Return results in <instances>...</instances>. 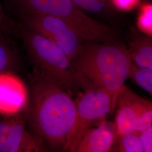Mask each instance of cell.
Here are the masks:
<instances>
[{
	"instance_id": "1",
	"label": "cell",
	"mask_w": 152,
	"mask_h": 152,
	"mask_svg": "<svg viewBox=\"0 0 152 152\" xmlns=\"http://www.w3.org/2000/svg\"><path fill=\"white\" fill-rule=\"evenodd\" d=\"M54 81L40 74L32 82L28 124L50 149H64L76 115V104Z\"/></svg>"
},
{
	"instance_id": "2",
	"label": "cell",
	"mask_w": 152,
	"mask_h": 152,
	"mask_svg": "<svg viewBox=\"0 0 152 152\" xmlns=\"http://www.w3.org/2000/svg\"><path fill=\"white\" fill-rule=\"evenodd\" d=\"M131 63L127 48L115 39L103 42H86L71 61L77 82L87 81L89 86L105 90L112 96L113 111L128 78Z\"/></svg>"
},
{
	"instance_id": "3",
	"label": "cell",
	"mask_w": 152,
	"mask_h": 152,
	"mask_svg": "<svg viewBox=\"0 0 152 152\" xmlns=\"http://www.w3.org/2000/svg\"><path fill=\"white\" fill-rule=\"evenodd\" d=\"M15 15L35 13L63 20L87 42H103L115 39L108 26L93 19L72 0H5Z\"/></svg>"
},
{
	"instance_id": "4",
	"label": "cell",
	"mask_w": 152,
	"mask_h": 152,
	"mask_svg": "<svg viewBox=\"0 0 152 152\" xmlns=\"http://www.w3.org/2000/svg\"><path fill=\"white\" fill-rule=\"evenodd\" d=\"M16 32L41 75L63 88L77 82L71 61L60 46L22 25L16 27Z\"/></svg>"
},
{
	"instance_id": "5",
	"label": "cell",
	"mask_w": 152,
	"mask_h": 152,
	"mask_svg": "<svg viewBox=\"0 0 152 152\" xmlns=\"http://www.w3.org/2000/svg\"><path fill=\"white\" fill-rule=\"evenodd\" d=\"M88 87L76 104V118L65 144L66 151L75 152L85 131L113 112L110 94L100 87Z\"/></svg>"
},
{
	"instance_id": "6",
	"label": "cell",
	"mask_w": 152,
	"mask_h": 152,
	"mask_svg": "<svg viewBox=\"0 0 152 152\" xmlns=\"http://www.w3.org/2000/svg\"><path fill=\"white\" fill-rule=\"evenodd\" d=\"M17 16L20 25L57 44L65 51L71 61L87 42L60 18L35 13H24Z\"/></svg>"
},
{
	"instance_id": "7",
	"label": "cell",
	"mask_w": 152,
	"mask_h": 152,
	"mask_svg": "<svg viewBox=\"0 0 152 152\" xmlns=\"http://www.w3.org/2000/svg\"><path fill=\"white\" fill-rule=\"evenodd\" d=\"M43 141L26 129L22 116L11 119L5 135H0V152H43L46 150Z\"/></svg>"
},
{
	"instance_id": "8",
	"label": "cell",
	"mask_w": 152,
	"mask_h": 152,
	"mask_svg": "<svg viewBox=\"0 0 152 152\" xmlns=\"http://www.w3.org/2000/svg\"><path fill=\"white\" fill-rule=\"evenodd\" d=\"M27 101V90L24 83L11 72L0 73V113L18 114Z\"/></svg>"
},
{
	"instance_id": "9",
	"label": "cell",
	"mask_w": 152,
	"mask_h": 152,
	"mask_svg": "<svg viewBox=\"0 0 152 152\" xmlns=\"http://www.w3.org/2000/svg\"><path fill=\"white\" fill-rule=\"evenodd\" d=\"M139 95L124 86L117 100L118 110L115 117L117 135L135 132L137 117Z\"/></svg>"
},
{
	"instance_id": "10",
	"label": "cell",
	"mask_w": 152,
	"mask_h": 152,
	"mask_svg": "<svg viewBox=\"0 0 152 152\" xmlns=\"http://www.w3.org/2000/svg\"><path fill=\"white\" fill-rule=\"evenodd\" d=\"M115 135L105 124L97 128L90 127L84 133L75 152H110L114 146Z\"/></svg>"
},
{
	"instance_id": "11",
	"label": "cell",
	"mask_w": 152,
	"mask_h": 152,
	"mask_svg": "<svg viewBox=\"0 0 152 152\" xmlns=\"http://www.w3.org/2000/svg\"><path fill=\"white\" fill-rule=\"evenodd\" d=\"M132 32L127 48L131 60L136 65L152 68V37L135 30Z\"/></svg>"
},
{
	"instance_id": "12",
	"label": "cell",
	"mask_w": 152,
	"mask_h": 152,
	"mask_svg": "<svg viewBox=\"0 0 152 152\" xmlns=\"http://www.w3.org/2000/svg\"><path fill=\"white\" fill-rule=\"evenodd\" d=\"M18 64L16 51L6 36L0 34V73L12 72Z\"/></svg>"
},
{
	"instance_id": "13",
	"label": "cell",
	"mask_w": 152,
	"mask_h": 152,
	"mask_svg": "<svg viewBox=\"0 0 152 152\" xmlns=\"http://www.w3.org/2000/svg\"><path fill=\"white\" fill-rule=\"evenodd\" d=\"M128 78L152 95V68L139 66L131 61Z\"/></svg>"
},
{
	"instance_id": "14",
	"label": "cell",
	"mask_w": 152,
	"mask_h": 152,
	"mask_svg": "<svg viewBox=\"0 0 152 152\" xmlns=\"http://www.w3.org/2000/svg\"><path fill=\"white\" fill-rule=\"evenodd\" d=\"M152 126V102L139 96L135 132L139 133Z\"/></svg>"
},
{
	"instance_id": "15",
	"label": "cell",
	"mask_w": 152,
	"mask_h": 152,
	"mask_svg": "<svg viewBox=\"0 0 152 152\" xmlns=\"http://www.w3.org/2000/svg\"><path fill=\"white\" fill-rule=\"evenodd\" d=\"M117 145L115 151L121 152H144L139 134L136 132L124 135H115Z\"/></svg>"
},
{
	"instance_id": "16",
	"label": "cell",
	"mask_w": 152,
	"mask_h": 152,
	"mask_svg": "<svg viewBox=\"0 0 152 152\" xmlns=\"http://www.w3.org/2000/svg\"><path fill=\"white\" fill-rule=\"evenodd\" d=\"M137 27L140 32L152 37V4L146 3L141 6L137 16Z\"/></svg>"
},
{
	"instance_id": "17",
	"label": "cell",
	"mask_w": 152,
	"mask_h": 152,
	"mask_svg": "<svg viewBox=\"0 0 152 152\" xmlns=\"http://www.w3.org/2000/svg\"><path fill=\"white\" fill-rule=\"evenodd\" d=\"M75 4L83 11L92 13H102L105 11L110 12L107 6L102 0H72Z\"/></svg>"
},
{
	"instance_id": "18",
	"label": "cell",
	"mask_w": 152,
	"mask_h": 152,
	"mask_svg": "<svg viewBox=\"0 0 152 152\" xmlns=\"http://www.w3.org/2000/svg\"><path fill=\"white\" fill-rule=\"evenodd\" d=\"M16 27L17 26L6 14L2 6L0 5V34L6 36L14 33L16 32Z\"/></svg>"
},
{
	"instance_id": "19",
	"label": "cell",
	"mask_w": 152,
	"mask_h": 152,
	"mask_svg": "<svg viewBox=\"0 0 152 152\" xmlns=\"http://www.w3.org/2000/svg\"><path fill=\"white\" fill-rule=\"evenodd\" d=\"M138 134L142 145L144 152H152V126Z\"/></svg>"
},
{
	"instance_id": "20",
	"label": "cell",
	"mask_w": 152,
	"mask_h": 152,
	"mask_svg": "<svg viewBox=\"0 0 152 152\" xmlns=\"http://www.w3.org/2000/svg\"><path fill=\"white\" fill-rule=\"evenodd\" d=\"M138 0H113L116 9L129 10L136 5Z\"/></svg>"
},
{
	"instance_id": "21",
	"label": "cell",
	"mask_w": 152,
	"mask_h": 152,
	"mask_svg": "<svg viewBox=\"0 0 152 152\" xmlns=\"http://www.w3.org/2000/svg\"><path fill=\"white\" fill-rule=\"evenodd\" d=\"M104 4L107 6L109 10L110 11H113L116 10L115 7L113 4V0H102Z\"/></svg>"
},
{
	"instance_id": "22",
	"label": "cell",
	"mask_w": 152,
	"mask_h": 152,
	"mask_svg": "<svg viewBox=\"0 0 152 152\" xmlns=\"http://www.w3.org/2000/svg\"></svg>"
}]
</instances>
